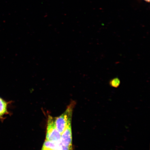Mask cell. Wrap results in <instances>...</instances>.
Here are the masks:
<instances>
[{
  "mask_svg": "<svg viewBox=\"0 0 150 150\" xmlns=\"http://www.w3.org/2000/svg\"><path fill=\"white\" fill-rule=\"evenodd\" d=\"M7 107V103L0 97V119L8 113Z\"/></svg>",
  "mask_w": 150,
  "mask_h": 150,
  "instance_id": "5b68a950",
  "label": "cell"
},
{
  "mask_svg": "<svg viewBox=\"0 0 150 150\" xmlns=\"http://www.w3.org/2000/svg\"><path fill=\"white\" fill-rule=\"evenodd\" d=\"M42 150H53L51 149H47V148H44V147H42Z\"/></svg>",
  "mask_w": 150,
  "mask_h": 150,
  "instance_id": "52a82bcc",
  "label": "cell"
},
{
  "mask_svg": "<svg viewBox=\"0 0 150 150\" xmlns=\"http://www.w3.org/2000/svg\"><path fill=\"white\" fill-rule=\"evenodd\" d=\"M120 84V81L117 78L112 79L110 80V84L112 87L117 88Z\"/></svg>",
  "mask_w": 150,
  "mask_h": 150,
  "instance_id": "8992f818",
  "label": "cell"
},
{
  "mask_svg": "<svg viewBox=\"0 0 150 150\" xmlns=\"http://www.w3.org/2000/svg\"><path fill=\"white\" fill-rule=\"evenodd\" d=\"M43 147L53 150H61L62 144L46 140Z\"/></svg>",
  "mask_w": 150,
  "mask_h": 150,
  "instance_id": "277c9868",
  "label": "cell"
},
{
  "mask_svg": "<svg viewBox=\"0 0 150 150\" xmlns=\"http://www.w3.org/2000/svg\"><path fill=\"white\" fill-rule=\"evenodd\" d=\"M143 1L149 3L150 2V0H143Z\"/></svg>",
  "mask_w": 150,
  "mask_h": 150,
  "instance_id": "ba28073f",
  "label": "cell"
},
{
  "mask_svg": "<svg viewBox=\"0 0 150 150\" xmlns=\"http://www.w3.org/2000/svg\"><path fill=\"white\" fill-rule=\"evenodd\" d=\"M61 134L55 126V120L49 116L46 136V140L57 143H61Z\"/></svg>",
  "mask_w": 150,
  "mask_h": 150,
  "instance_id": "7a4b0ae2",
  "label": "cell"
},
{
  "mask_svg": "<svg viewBox=\"0 0 150 150\" xmlns=\"http://www.w3.org/2000/svg\"><path fill=\"white\" fill-rule=\"evenodd\" d=\"M74 105L75 103H71L65 112L55 120L56 128L61 134L71 123L73 110Z\"/></svg>",
  "mask_w": 150,
  "mask_h": 150,
  "instance_id": "6da1fadb",
  "label": "cell"
},
{
  "mask_svg": "<svg viewBox=\"0 0 150 150\" xmlns=\"http://www.w3.org/2000/svg\"><path fill=\"white\" fill-rule=\"evenodd\" d=\"M72 131L70 124L61 134V143L62 145L72 149Z\"/></svg>",
  "mask_w": 150,
  "mask_h": 150,
  "instance_id": "3957f363",
  "label": "cell"
}]
</instances>
